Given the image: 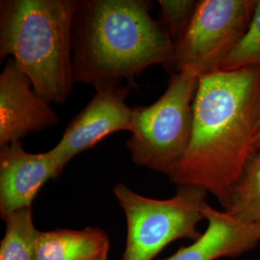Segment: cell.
Wrapping results in <instances>:
<instances>
[{
	"instance_id": "9c48e42d",
	"label": "cell",
	"mask_w": 260,
	"mask_h": 260,
	"mask_svg": "<svg viewBox=\"0 0 260 260\" xmlns=\"http://www.w3.org/2000/svg\"><path fill=\"white\" fill-rule=\"evenodd\" d=\"M65 168L52 149L30 153L22 143L0 149V216L31 207L39 192L50 179H57Z\"/></svg>"
},
{
	"instance_id": "9a60e30c",
	"label": "cell",
	"mask_w": 260,
	"mask_h": 260,
	"mask_svg": "<svg viewBox=\"0 0 260 260\" xmlns=\"http://www.w3.org/2000/svg\"><path fill=\"white\" fill-rule=\"evenodd\" d=\"M160 21L169 36L176 43L182 37L194 17L199 1L195 0H159Z\"/></svg>"
},
{
	"instance_id": "7a4b0ae2",
	"label": "cell",
	"mask_w": 260,
	"mask_h": 260,
	"mask_svg": "<svg viewBox=\"0 0 260 260\" xmlns=\"http://www.w3.org/2000/svg\"><path fill=\"white\" fill-rule=\"evenodd\" d=\"M145 0H78L73 22L75 83L120 86L154 65L171 68L175 43Z\"/></svg>"
},
{
	"instance_id": "5bb4252c",
	"label": "cell",
	"mask_w": 260,
	"mask_h": 260,
	"mask_svg": "<svg viewBox=\"0 0 260 260\" xmlns=\"http://www.w3.org/2000/svg\"><path fill=\"white\" fill-rule=\"evenodd\" d=\"M248 67H260V0L256 1L247 32L225 59L220 71H234Z\"/></svg>"
},
{
	"instance_id": "2e32d148",
	"label": "cell",
	"mask_w": 260,
	"mask_h": 260,
	"mask_svg": "<svg viewBox=\"0 0 260 260\" xmlns=\"http://www.w3.org/2000/svg\"><path fill=\"white\" fill-rule=\"evenodd\" d=\"M254 148L255 149L260 150V122L258 127H257V131L255 134V138H254Z\"/></svg>"
},
{
	"instance_id": "4fadbf2b",
	"label": "cell",
	"mask_w": 260,
	"mask_h": 260,
	"mask_svg": "<svg viewBox=\"0 0 260 260\" xmlns=\"http://www.w3.org/2000/svg\"><path fill=\"white\" fill-rule=\"evenodd\" d=\"M6 230L0 243V260H37L41 232L33 221L32 208H23L4 219Z\"/></svg>"
},
{
	"instance_id": "52a82bcc",
	"label": "cell",
	"mask_w": 260,
	"mask_h": 260,
	"mask_svg": "<svg viewBox=\"0 0 260 260\" xmlns=\"http://www.w3.org/2000/svg\"><path fill=\"white\" fill-rule=\"evenodd\" d=\"M131 85L95 90L93 99L66 127L60 142L52 149L63 167L103 139L119 131H130L132 107L126 103Z\"/></svg>"
},
{
	"instance_id": "30bf717a",
	"label": "cell",
	"mask_w": 260,
	"mask_h": 260,
	"mask_svg": "<svg viewBox=\"0 0 260 260\" xmlns=\"http://www.w3.org/2000/svg\"><path fill=\"white\" fill-rule=\"evenodd\" d=\"M202 212L208 226L205 233L187 247L165 259L217 260L238 257L251 251L260 242V223L237 220L226 211H220L206 202Z\"/></svg>"
},
{
	"instance_id": "5b68a950",
	"label": "cell",
	"mask_w": 260,
	"mask_h": 260,
	"mask_svg": "<svg viewBox=\"0 0 260 260\" xmlns=\"http://www.w3.org/2000/svg\"><path fill=\"white\" fill-rule=\"evenodd\" d=\"M113 193L124 211L127 235L122 260H152L178 239L197 240V225L208 193L195 186H179L176 195L156 200L139 195L123 183Z\"/></svg>"
},
{
	"instance_id": "3957f363",
	"label": "cell",
	"mask_w": 260,
	"mask_h": 260,
	"mask_svg": "<svg viewBox=\"0 0 260 260\" xmlns=\"http://www.w3.org/2000/svg\"><path fill=\"white\" fill-rule=\"evenodd\" d=\"M78 0L0 2V59H14L35 92L63 104L75 83L73 22Z\"/></svg>"
},
{
	"instance_id": "8992f818",
	"label": "cell",
	"mask_w": 260,
	"mask_h": 260,
	"mask_svg": "<svg viewBox=\"0 0 260 260\" xmlns=\"http://www.w3.org/2000/svg\"><path fill=\"white\" fill-rule=\"evenodd\" d=\"M254 0H201L182 37L175 43L171 69L199 77L221 70L251 23Z\"/></svg>"
},
{
	"instance_id": "ba28073f",
	"label": "cell",
	"mask_w": 260,
	"mask_h": 260,
	"mask_svg": "<svg viewBox=\"0 0 260 260\" xmlns=\"http://www.w3.org/2000/svg\"><path fill=\"white\" fill-rule=\"evenodd\" d=\"M59 121L50 103L35 92L15 60H7L0 74V148Z\"/></svg>"
},
{
	"instance_id": "277c9868",
	"label": "cell",
	"mask_w": 260,
	"mask_h": 260,
	"mask_svg": "<svg viewBox=\"0 0 260 260\" xmlns=\"http://www.w3.org/2000/svg\"><path fill=\"white\" fill-rule=\"evenodd\" d=\"M199 82L195 73L177 72L155 103L132 107L131 136L126 147L133 163L172 176L190 143Z\"/></svg>"
},
{
	"instance_id": "6da1fadb",
	"label": "cell",
	"mask_w": 260,
	"mask_h": 260,
	"mask_svg": "<svg viewBox=\"0 0 260 260\" xmlns=\"http://www.w3.org/2000/svg\"><path fill=\"white\" fill-rule=\"evenodd\" d=\"M260 122V67L200 77L193 128L184 155L169 177L213 195L223 209L248 159Z\"/></svg>"
},
{
	"instance_id": "7c38bea8",
	"label": "cell",
	"mask_w": 260,
	"mask_h": 260,
	"mask_svg": "<svg viewBox=\"0 0 260 260\" xmlns=\"http://www.w3.org/2000/svg\"><path fill=\"white\" fill-rule=\"evenodd\" d=\"M237 220L260 223V150L248 159L241 175L231 191L229 204L223 209Z\"/></svg>"
},
{
	"instance_id": "8fae6325",
	"label": "cell",
	"mask_w": 260,
	"mask_h": 260,
	"mask_svg": "<svg viewBox=\"0 0 260 260\" xmlns=\"http://www.w3.org/2000/svg\"><path fill=\"white\" fill-rule=\"evenodd\" d=\"M110 240L101 228L83 230L57 228L41 232L37 260H107Z\"/></svg>"
}]
</instances>
